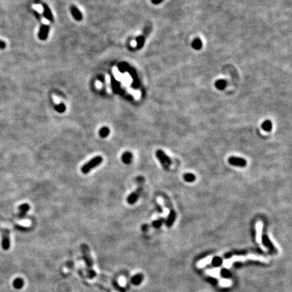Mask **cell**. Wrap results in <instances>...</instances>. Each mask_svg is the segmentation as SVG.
Wrapping results in <instances>:
<instances>
[{
	"mask_svg": "<svg viewBox=\"0 0 292 292\" xmlns=\"http://www.w3.org/2000/svg\"><path fill=\"white\" fill-rule=\"evenodd\" d=\"M49 30H50V27L49 25H45V24L41 25L39 31V34H38L39 39L42 40V41H45V40L47 39L48 35H49Z\"/></svg>",
	"mask_w": 292,
	"mask_h": 292,
	"instance_id": "obj_7",
	"label": "cell"
},
{
	"mask_svg": "<svg viewBox=\"0 0 292 292\" xmlns=\"http://www.w3.org/2000/svg\"><path fill=\"white\" fill-rule=\"evenodd\" d=\"M55 110L58 112L63 113L66 110V106L64 104H60L56 106Z\"/></svg>",
	"mask_w": 292,
	"mask_h": 292,
	"instance_id": "obj_20",
	"label": "cell"
},
{
	"mask_svg": "<svg viewBox=\"0 0 292 292\" xmlns=\"http://www.w3.org/2000/svg\"><path fill=\"white\" fill-rule=\"evenodd\" d=\"M222 275L225 276V277H228V276L229 275V273L227 271H226V270H223V271H222Z\"/></svg>",
	"mask_w": 292,
	"mask_h": 292,
	"instance_id": "obj_27",
	"label": "cell"
},
{
	"mask_svg": "<svg viewBox=\"0 0 292 292\" xmlns=\"http://www.w3.org/2000/svg\"><path fill=\"white\" fill-rule=\"evenodd\" d=\"M183 179L185 181L191 183L195 180V176L192 173H186L183 175Z\"/></svg>",
	"mask_w": 292,
	"mask_h": 292,
	"instance_id": "obj_18",
	"label": "cell"
},
{
	"mask_svg": "<svg viewBox=\"0 0 292 292\" xmlns=\"http://www.w3.org/2000/svg\"><path fill=\"white\" fill-rule=\"evenodd\" d=\"M137 47H141L144 43V38L143 37H139L137 39Z\"/></svg>",
	"mask_w": 292,
	"mask_h": 292,
	"instance_id": "obj_23",
	"label": "cell"
},
{
	"mask_svg": "<svg viewBox=\"0 0 292 292\" xmlns=\"http://www.w3.org/2000/svg\"><path fill=\"white\" fill-rule=\"evenodd\" d=\"M81 252L83 254V258L86 264V269H87V277L89 279H93L95 277L96 273L93 269V261L90 254L89 247L87 245L83 244L81 246Z\"/></svg>",
	"mask_w": 292,
	"mask_h": 292,
	"instance_id": "obj_1",
	"label": "cell"
},
{
	"mask_svg": "<svg viewBox=\"0 0 292 292\" xmlns=\"http://www.w3.org/2000/svg\"><path fill=\"white\" fill-rule=\"evenodd\" d=\"M165 221V219H160L158 220H156V221H154L152 223V226L154 228H160L162 225L163 222Z\"/></svg>",
	"mask_w": 292,
	"mask_h": 292,
	"instance_id": "obj_21",
	"label": "cell"
},
{
	"mask_svg": "<svg viewBox=\"0 0 292 292\" xmlns=\"http://www.w3.org/2000/svg\"><path fill=\"white\" fill-rule=\"evenodd\" d=\"M142 191H143V187L141 186H140L139 187L137 188V189L136 191H133V193H131L127 197V202L129 204H134L135 202H137V201L138 200V199L139 198L140 195H141V193Z\"/></svg>",
	"mask_w": 292,
	"mask_h": 292,
	"instance_id": "obj_5",
	"label": "cell"
},
{
	"mask_svg": "<svg viewBox=\"0 0 292 292\" xmlns=\"http://www.w3.org/2000/svg\"><path fill=\"white\" fill-rule=\"evenodd\" d=\"M210 261H211V260L210 259V258H208V259H206V260H203V261L199 262V264H198V267H204V266H205L206 265H207L208 263H209Z\"/></svg>",
	"mask_w": 292,
	"mask_h": 292,
	"instance_id": "obj_25",
	"label": "cell"
},
{
	"mask_svg": "<svg viewBox=\"0 0 292 292\" xmlns=\"http://www.w3.org/2000/svg\"><path fill=\"white\" fill-rule=\"evenodd\" d=\"M262 240H263V242L264 243V245H266L268 248L269 250H271L272 252H275L276 249L275 246H274L272 242L270 241V239H269V237H267V235H263V238H262Z\"/></svg>",
	"mask_w": 292,
	"mask_h": 292,
	"instance_id": "obj_13",
	"label": "cell"
},
{
	"mask_svg": "<svg viewBox=\"0 0 292 292\" xmlns=\"http://www.w3.org/2000/svg\"><path fill=\"white\" fill-rule=\"evenodd\" d=\"M110 133V130L107 127H101L99 131V135L101 138L107 137L109 135Z\"/></svg>",
	"mask_w": 292,
	"mask_h": 292,
	"instance_id": "obj_16",
	"label": "cell"
},
{
	"mask_svg": "<svg viewBox=\"0 0 292 292\" xmlns=\"http://www.w3.org/2000/svg\"><path fill=\"white\" fill-rule=\"evenodd\" d=\"M222 263V260L220 258H215L212 260V264L215 266L220 265Z\"/></svg>",
	"mask_w": 292,
	"mask_h": 292,
	"instance_id": "obj_24",
	"label": "cell"
},
{
	"mask_svg": "<svg viewBox=\"0 0 292 292\" xmlns=\"http://www.w3.org/2000/svg\"><path fill=\"white\" fill-rule=\"evenodd\" d=\"M6 47V43L2 40H0V49H4Z\"/></svg>",
	"mask_w": 292,
	"mask_h": 292,
	"instance_id": "obj_26",
	"label": "cell"
},
{
	"mask_svg": "<svg viewBox=\"0 0 292 292\" xmlns=\"http://www.w3.org/2000/svg\"><path fill=\"white\" fill-rule=\"evenodd\" d=\"M1 246L3 250H8L10 247V231L8 229H3L2 231V239H1Z\"/></svg>",
	"mask_w": 292,
	"mask_h": 292,
	"instance_id": "obj_4",
	"label": "cell"
},
{
	"mask_svg": "<svg viewBox=\"0 0 292 292\" xmlns=\"http://www.w3.org/2000/svg\"><path fill=\"white\" fill-rule=\"evenodd\" d=\"M103 158L101 156H97L93 158L90 160L89 162L85 163L81 168V171L83 174H88L92 169H95V167H99L102 163Z\"/></svg>",
	"mask_w": 292,
	"mask_h": 292,
	"instance_id": "obj_2",
	"label": "cell"
},
{
	"mask_svg": "<svg viewBox=\"0 0 292 292\" xmlns=\"http://www.w3.org/2000/svg\"><path fill=\"white\" fill-rule=\"evenodd\" d=\"M225 85L226 83L225 81H221V80H220V81H217V83H216V86H217V87L219 89H223V88H225Z\"/></svg>",
	"mask_w": 292,
	"mask_h": 292,
	"instance_id": "obj_22",
	"label": "cell"
},
{
	"mask_svg": "<svg viewBox=\"0 0 292 292\" xmlns=\"http://www.w3.org/2000/svg\"><path fill=\"white\" fill-rule=\"evenodd\" d=\"M202 41L201 40H199V39H195L192 43V45H193V48H195V49H199L202 47Z\"/></svg>",
	"mask_w": 292,
	"mask_h": 292,
	"instance_id": "obj_19",
	"label": "cell"
},
{
	"mask_svg": "<svg viewBox=\"0 0 292 292\" xmlns=\"http://www.w3.org/2000/svg\"><path fill=\"white\" fill-rule=\"evenodd\" d=\"M133 154H132L131 151H125V152L122 154L121 156L122 161H123L125 164H126V165H129V164H131L132 160H133Z\"/></svg>",
	"mask_w": 292,
	"mask_h": 292,
	"instance_id": "obj_10",
	"label": "cell"
},
{
	"mask_svg": "<svg viewBox=\"0 0 292 292\" xmlns=\"http://www.w3.org/2000/svg\"><path fill=\"white\" fill-rule=\"evenodd\" d=\"M24 280L22 279V278H16L13 281V286L15 289H21V288H23L24 285Z\"/></svg>",
	"mask_w": 292,
	"mask_h": 292,
	"instance_id": "obj_15",
	"label": "cell"
},
{
	"mask_svg": "<svg viewBox=\"0 0 292 292\" xmlns=\"http://www.w3.org/2000/svg\"><path fill=\"white\" fill-rule=\"evenodd\" d=\"M163 0H151V2H152L154 4H158V3H161Z\"/></svg>",
	"mask_w": 292,
	"mask_h": 292,
	"instance_id": "obj_28",
	"label": "cell"
},
{
	"mask_svg": "<svg viewBox=\"0 0 292 292\" xmlns=\"http://www.w3.org/2000/svg\"><path fill=\"white\" fill-rule=\"evenodd\" d=\"M262 128H263V130H265V131L269 132L272 130V128H273V125H272V123L270 121H266L264 122L262 125Z\"/></svg>",
	"mask_w": 292,
	"mask_h": 292,
	"instance_id": "obj_17",
	"label": "cell"
},
{
	"mask_svg": "<svg viewBox=\"0 0 292 292\" xmlns=\"http://www.w3.org/2000/svg\"><path fill=\"white\" fill-rule=\"evenodd\" d=\"M143 279V275L141 273L137 274V275H134L131 279V283L134 285H139V284L141 283Z\"/></svg>",
	"mask_w": 292,
	"mask_h": 292,
	"instance_id": "obj_14",
	"label": "cell"
},
{
	"mask_svg": "<svg viewBox=\"0 0 292 292\" xmlns=\"http://www.w3.org/2000/svg\"><path fill=\"white\" fill-rule=\"evenodd\" d=\"M228 160H229V163L230 165L235 166V167H244L247 165L246 160L243 158H241L232 156L229 158Z\"/></svg>",
	"mask_w": 292,
	"mask_h": 292,
	"instance_id": "obj_6",
	"label": "cell"
},
{
	"mask_svg": "<svg viewBox=\"0 0 292 292\" xmlns=\"http://www.w3.org/2000/svg\"><path fill=\"white\" fill-rule=\"evenodd\" d=\"M19 218H24L27 215L28 212H29L30 209V206L28 204H21L19 206Z\"/></svg>",
	"mask_w": 292,
	"mask_h": 292,
	"instance_id": "obj_11",
	"label": "cell"
},
{
	"mask_svg": "<svg viewBox=\"0 0 292 292\" xmlns=\"http://www.w3.org/2000/svg\"><path fill=\"white\" fill-rule=\"evenodd\" d=\"M156 156L158 159V160L160 161L162 166L164 167V169L166 170L169 169L170 166L172 165V161L171 158L164 152V151L161 150V149L157 150L156 152Z\"/></svg>",
	"mask_w": 292,
	"mask_h": 292,
	"instance_id": "obj_3",
	"label": "cell"
},
{
	"mask_svg": "<svg viewBox=\"0 0 292 292\" xmlns=\"http://www.w3.org/2000/svg\"><path fill=\"white\" fill-rule=\"evenodd\" d=\"M43 16L45 18L47 21H49L51 23H53V21H54V19H53V14L51 12L50 8L48 5L46 4V3H43Z\"/></svg>",
	"mask_w": 292,
	"mask_h": 292,
	"instance_id": "obj_8",
	"label": "cell"
},
{
	"mask_svg": "<svg viewBox=\"0 0 292 292\" xmlns=\"http://www.w3.org/2000/svg\"><path fill=\"white\" fill-rule=\"evenodd\" d=\"M176 218H177V214H176L175 210H171V212H170L169 217H168V219L167 222H166V224H167V226L168 227H171L173 225V224L175 222Z\"/></svg>",
	"mask_w": 292,
	"mask_h": 292,
	"instance_id": "obj_12",
	"label": "cell"
},
{
	"mask_svg": "<svg viewBox=\"0 0 292 292\" xmlns=\"http://www.w3.org/2000/svg\"><path fill=\"white\" fill-rule=\"evenodd\" d=\"M70 10H71L72 15H73V18L76 21H80L83 19V14L81 12V11L79 10L77 6H75V5H72L71 8H70Z\"/></svg>",
	"mask_w": 292,
	"mask_h": 292,
	"instance_id": "obj_9",
	"label": "cell"
},
{
	"mask_svg": "<svg viewBox=\"0 0 292 292\" xmlns=\"http://www.w3.org/2000/svg\"><path fill=\"white\" fill-rule=\"evenodd\" d=\"M208 273L210 274V275H218V273H219V271H216V270H215V271H210V272H208Z\"/></svg>",
	"mask_w": 292,
	"mask_h": 292,
	"instance_id": "obj_29",
	"label": "cell"
},
{
	"mask_svg": "<svg viewBox=\"0 0 292 292\" xmlns=\"http://www.w3.org/2000/svg\"><path fill=\"white\" fill-rule=\"evenodd\" d=\"M227 281H223V282H221V284L222 285H225V286H227L229 284V282H227Z\"/></svg>",
	"mask_w": 292,
	"mask_h": 292,
	"instance_id": "obj_30",
	"label": "cell"
}]
</instances>
